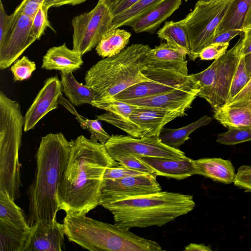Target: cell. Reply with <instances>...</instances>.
<instances>
[{
	"mask_svg": "<svg viewBox=\"0 0 251 251\" xmlns=\"http://www.w3.org/2000/svg\"><path fill=\"white\" fill-rule=\"evenodd\" d=\"M105 145L84 136L73 140L67 165L56 193L59 210L86 215L99 205L107 168L118 166Z\"/></svg>",
	"mask_w": 251,
	"mask_h": 251,
	"instance_id": "6da1fadb",
	"label": "cell"
},
{
	"mask_svg": "<svg viewBox=\"0 0 251 251\" xmlns=\"http://www.w3.org/2000/svg\"><path fill=\"white\" fill-rule=\"evenodd\" d=\"M73 140L69 141L61 132L42 137L36 152L34 178L27 194L29 200L26 217L31 227L38 223L56 220L59 210L56 193L66 169Z\"/></svg>",
	"mask_w": 251,
	"mask_h": 251,
	"instance_id": "7a4b0ae2",
	"label": "cell"
},
{
	"mask_svg": "<svg viewBox=\"0 0 251 251\" xmlns=\"http://www.w3.org/2000/svg\"><path fill=\"white\" fill-rule=\"evenodd\" d=\"M101 206L111 213L114 224L130 229L163 226L191 212L195 202L191 195L161 191L128 197Z\"/></svg>",
	"mask_w": 251,
	"mask_h": 251,
	"instance_id": "3957f363",
	"label": "cell"
},
{
	"mask_svg": "<svg viewBox=\"0 0 251 251\" xmlns=\"http://www.w3.org/2000/svg\"><path fill=\"white\" fill-rule=\"evenodd\" d=\"M69 241L92 251H161L160 245L115 224L66 213L63 222Z\"/></svg>",
	"mask_w": 251,
	"mask_h": 251,
	"instance_id": "277c9868",
	"label": "cell"
},
{
	"mask_svg": "<svg viewBox=\"0 0 251 251\" xmlns=\"http://www.w3.org/2000/svg\"><path fill=\"white\" fill-rule=\"evenodd\" d=\"M151 49L148 45L133 44L92 66L86 72L84 80L85 85L96 94V100L114 97L132 85L149 80L142 71Z\"/></svg>",
	"mask_w": 251,
	"mask_h": 251,
	"instance_id": "5b68a950",
	"label": "cell"
},
{
	"mask_svg": "<svg viewBox=\"0 0 251 251\" xmlns=\"http://www.w3.org/2000/svg\"><path fill=\"white\" fill-rule=\"evenodd\" d=\"M233 0H198L194 9L179 23L187 34L195 61L205 47L211 44L215 32Z\"/></svg>",
	"mask_w": 251,
	"mask_h": 251,
	"instance_id": "8992f818",
	"label": "cell"
},
{
	"mask_svg": "<svg viewBox=\"0 0 251 251\" xmlns=\"http://www.w3.org/2000/svg\"><path fill=\"white\" fill-rule=\"evenodd\" d=\"M112 20L110 9L99 2L90 11L74 17L71 22L73 49L83 55L96 48L104 34L112 29Z\"/></svg>",
	"mask_w": 251,
	"mask_h": 251,
	"instance_id": "52a82bcc",
	"label": "cell"
},
{
	"mask_svg": "<svg viewBox=\"0 0 251 251\" xmlns=\"http://www.w3.org/2000/svg\"><path fill=\"white\" fill-rule=\"evenodd\" d=\"M33 18L15 9L0 37V69L10 66L36 39L31 33Z\"/></svg>",
	"mask_w": 251,
	"mask_h": 251,
	"instance_id": "ba28073f",
	"label": "cell"
},
{
	"mask_svg": "<svg viewBox=\"0 0 251 251\" xmlns=\"http://www.w3.org/2000/svg\"><path fill=\"white\" fill-rule=\"evenodd\" d=\"M104 145L110 155L131 154L176 159L186 156L179 149L163 144L158 136L138 138L129 135H112Z\"/></svg>",
	"mask_w": 251,
	"mask_h": 251,
	"instance_id": "9c48e42d",
	"label": "cell"
},
{
	"mask_svg": "<svg viewBox=\"0 0 251 251\" xmlns=\"http://www.w3.org/2000/svg\"><path fill=\"white\" fill-rule=\"evenodd\" d=\"M142 73L150 79L132 85L113 98L122 101L152 96L173 90L192 80L189 75L166 70L145 67Z\"/></svg>",
	"mask_w": 251,
	"mask_h": 251,
	"instance_id": "30bf717a",
	"label": "cell"
},
{
	"mask_svg": "<svg viewBox=\"0 0 251 251\" xmlns=\"http://www.w3.org/2000/svg\"><path fill=\"white\" fill-rule=\"evenodd\" d=\"M156 176L147 174L119 179H103L99 205L161 191Z\"/></svg>",
	"mask_w": 251,
	"mask_h": 251,
	"instance_id": "8fae6325",
	"label": "cell"
},
{
	"mask_svg": "<svg viewBox=\"0 0 251 251\" xmlns=\"http://www.w3.org/2000/svg\"><path fill=\"white\" fill-rule=\"evenodd\" d=\"M199 91L198 83L192 78L188 82L169 92L122 101L139 107L159 108L185 112L188 109L191 108Z\"/></svg>",
	"mask_w": 251,
	"mask_h": 251,
	"instance_id": "7c38bea8",
	"label": "cell"
},
{
	"mask_svg": "<svg viewBox=\"0 0 251 251\" xmlns=\"http://www.w3.org/2000/svg\"><path fill=\"white\" fill-rule=\"evenodd\" d=\"M61 95V84L57 76L46 79L43 86L25 114V132L33 129L46 114L57 108L58 99Z\"/></svg>",
	"mask_w": 251,
	"mask_h": 251,
	"instance_id": "4fadbf2b",
	"label": "cell"
},
{
	"mask_svg": "<svg viewBox=\"0 0 251 251\" xmlns=\"http://www.w3.org/2000/svg\"><path fill=\"white\" fill-rule=\"evenodd\" d=\"M243 46L242 33L236 44L219 58L214 110L223 107L227 102L232 81L243 52Z\"/></svg>",
	"mask_w": 251,
	"mask_h": 251,
	"instance_id": "5bb4252c",
	"label": "cell"
},
{
	"mask_svg": "<svg viewBox=\"0 0 251 251\" xmlns=\"http://www.w3.org/2000/svg\"><path fill=\"white\" fill-rule=\"evenodd\" d=\"M64 235L63 224L56 220L38 223L31 227L23 251H62Z\"/></svg>",
	"mask_w": 251,
	"mask_h": 251,
	"instance_id": "9a60e30c",
	"label": "cell"
},
{
	"mask_svg": "<svg viewBox=\"0 0 251 251\" xmlns=\"http://www.w3.org/2000/svg\"><path fill=\"white\" fill-rule=\"evenodd\" d=\"M186 55L184 51L162 43L148 53L146 67L172 71L188 75Z\"/></svg>",
	"mask_w": 251,
	"mask_h": 251,
	"instance_id": "2e32d148",
	"label": "cell"
},
{
	"mask_svg": "<svg viewBox=\"0 0 251 251\" xmlns=\"http://www.w3.org/2000/svg\"><path fill=\"white\" fill-rule=\"evenodd\" d=\"M134 155L150 167L155 176L181 180L197 174L194 160L186 156L176 159Z\"/></svg>",
	"mask_w": 251,
	"mask_h": 251,
	"instance_id": "e0dca14e",
	"label": "cell"
},
{
	"mask_svg": "<svg viewBox=\"0 0 251 251\" xmlns=\"http://www.w3.org/2000/svg\"><path fill=\"white\" fill-rule=\"evenodd\" d=\"M184 115H187L185 112L177 111L136 107L128 118L145 130L149 137H151L158 136L165 125Z\"/></svg>",
	"mask_w": 251,
	"mask_h": 251,
	"instance_id": "ac0fdd59",
	"label": "cell"
},
{
	"mask_svg": "<svg viewBox=\"0 0 251 251\" xmlns=\"http://www.w3.org/2000/svg\"><path fill=\"white\" fill-rule=\"evenodd\" d=\"M82 55L69 49L64 43L50 48L43 57L41 68L47 70L73 72L83 64Z\"/></svg>",
	"mask_w": 251,
	"mask_h": 251,
	"instance_id": "d6986e66",
	"label": "cell"
},
{
	"mask_svg": "<svg viewBox=\"0 0 251 251\" xmlns=\"http://www.w3.org/2000/svg\"><path fill=\"white\" fill-rule=\"evenodd\" d=\"M182 0H164L157 6L133 22L130 26L136 33H154L161 24L182 4Z\"/></svg>",
	"mask_w": 251,
	"mask_h": 251,
	"instance_id": "ffe728a7",
	"label": "cell"
},
{
	"mask_svg": "<svg viewBox=\"0 0 251 251\" xmlns=\"http://www.w3.org/2000/svg\"><path fill=\"white\" fill-rule=\"evenodd\" d=\"M194 161L197 175L225 184L234 183L236 173L230 161L216 157L203 158Z\"/></svg>",
	"mask_w": 251,
	"mask_h": 251,
	"instance_id": "44dd1931",
	"label": "cell"
},
{
	"mask_svg": "<svg viewBox=\"0 0 251 251\" xmlns=\"http://www.w3.org/2000/svg\"><path fill=\"white\" fill-rule=\"evenodd\" d=\"M60 75L62 92L74 106L91 104L97 99L95 92L85 84L79 83L72 72H61Z\"/></svg>",
	"mask_w": 251,
	"mask_h": 251,
	"instance_id": "7402d4cb",
	"label": "cell"
},
{
	"mask_svg": "<svg viewBox=\"0 0 251 251\" xmlns=\"http://www.w3.org/2000/svg\"><path fill=\"white\" fill-rule=\"evenodd\" d=\"M0 226L10 229H31L22 209L7 193L1 191H0Z\"/></svg>",
	"mask_w": 251,
	"mask_h": 251,
	"instance_id": "603a6c76",
	"label": "cell"
},
{
	"mask_svg": "<svg viewBox=\"0 0 251 251\" xmlns=\"http://www.w3.org/2000/svg\"><path fill=\"white\" fill-rule=\"evenodd\" d=\"M214 118L227 128L251 127V104L240 106H223L214 110Z\"/></svg>",
	"mask_w": 251,
	"mask_h": 251,
	"instance_id": "cb8c5ba5",
	"label": "cell"
},
{
	"mask_svg": "<svg viewBox=\"0 0 251 251\" xmlns=\"http://www.w3.org/2000/svg\"><path fill=\"white\" fill-rule=\"evenodd\" d=\"M212 120V118L204 115L197 121L184 127L171 129L163 127L158 137L165 145L173 148L179 149L185 141L190 139V134L197 129L207 125Z\"/></svg>",
	"mask_w": 251,
	"mask_h": 251,
	"instance_id": "d4e9b609",
	"label": "cell"
},
{
	"mask_svg": "<svg viewBox=\"0 0 251 251\" xmlns=\"http://www.w3.org/2000/svg\"><path fill=\"white\" fill-rule=\"evenodd\" d=\"M131 36V33L125 29H112L104 34L96 46L97 53L103 58L116 55L125 49Z\"/></svg>",
	"mask_w": 251,
	"mask_h": 251,
	"instance_id": "484cf974",
	"label": "cell"
},
{
	"mask_svg": "<svg viewBox=\"0 0 251 251\" xmlns=\"http://www.w3.org/2000/svg\"><path fill=\"white\" fill-rule=\"evenodd\" d=\"M158 37L166 41L171 47L184 51L189 59L191 52L187 32L184 26L178 22H166L162 28L157 32Z\"/></svg>",
	"mask_w": 251,
	"mask_h": 251,
	"instance_id": "4316f807",
	"label": "cell"
},
{
	"mask_svg": "<svg viewBox=\"0 0 251 251\" xmlns=\"http://www.w3.org/2000/svg\"><path fill=\"white\" fill-rule=\"evenodd\" d=\"M251 0H233L215 32V37L224 32L243 29Z\"/></svg>",
	"mask_w": 251,
	"mask_h": 251,
	"instance_id": "83f0119b",
	"label": "cell"
},
{
	"mask_svg": "<svg viewBox=\"0 0 251 251\" xmlns=\"http://www.w3.org/2000/svg\"><path fill=\"white\" fill-rule=\"evenodd\" d=\"M219 62V59H216L204 70L189 75L199 85L200 91L197 96L205 100L213 108L215 106L216 75Z\"/></svg>",
	"mask_w": 251,
	"mask_h": 251,
	"instance_id": "f1b7e54d",
	"label": "cell"
},
{
	"mask_svg": "<svg viewBox=\"0 0 251 251\" xmlns=\"http://www.w3.org/2000/svg\"><path fill=\"white\" fill-rule=\"evenodd\" d=\"M58 103L64 106L80 123L81 127L87 130L90 133V140L93 142L105 144L110 136L104 130L98 120H90L79 115L74 105L61 95L58 99Z\"/></svg>",
	"mask_w": 251,
	"mask_h": 251,
	"instance_id": "f546056e",
	"label": "cell"
},
{
	"mask_svg": "<svg viewBox=\"0 0 251 251\" xmlns=\"http://www.w3.org/2000/svg\"><path fill=\"white\" fill-rule=\"evenodd\" d=\"M164 0H139L125 12L113 17L112 29L129 26ZM111 29V30H112Z\"/></svg>",
	"mask_w": 251,
	"mask_h": 251,
	"instance_id": "4dcf8cb0",
	"label": "cell"
},
{
	"mask_svg": "<svg viewBox=\"0 0 251 251\" xmlns=\"http://www.w3.org/2000/svg\"><path fill=\"white\" fill-rule=\"evenodd\" d=\"M97 118L98 120L104 121L122 129L133 137L139 138L149 137L145 130L128 118L123 117L109 112L97 115Z\"/></svg>",
	"mask_w": 251,
	"mask_h": 251,
	"instance_id": "1f68e13d",
	"label": "cell"
},
{
	"mask_svg": "<svg viewBox=\"0 0 251 251\" xmlns=\"http://www.w3.org/2000/svg\"><path fill=\"white\" fill-rule=\"evenodd\" d=\"M91 105L125 118H128L136 108V106L117 100L113 97H107L94 100Z\"/></svg>",
	"mask_w": 251,
	"mask_h": 251,
	"instance_id": "d6a6232c",
	"label": "cell"
},
{
	"mask_svg": "<svg viewBox=\"0 0 251 251\" xmlns=\"http://www.w3.org/2000/svg\"><path fill=\"white\" fill-rule=\"evenodd\" d=\"M251 141V127H229L228 130L217 135L216 142L226 145H235Z\"/></svg>",
	"mask_w": 251,
	"mask_h": 251,
	"instance_id": "836d02e7",
	"label": "cell"
},
{
	"mask_svg": "<svg viewBox=\"0 0 251 251\" xmlns=\"http://www.w3.org/2000/svg\"><path fill=\"white\" fill-rule=\"evenodd\" d=\"M250 79L251 78L247 73L245 55L243 52L232 81L226 103L229 102L242 90Z\"/></svg>",
	"mask_w": 251,
	"mask_h": 251,
	"instance_id": "e575fe53",
	"label": "cell"
},
{
	"mask_svg": "<svg viewBox=\"0 0 251 251\" xmlns=\"http://www.w3.org/2000/svg\"><path fill=\"white\" fill-rule=\"evenodd\" d=\"M36 69L35 63L27 56H24L13 63L10 71L13 75L14 80L17 81L28 79Z\"/></svg>",
	"mask_w": 251,
	"mask_h": 251,
	"instance_id": "d590c367",
	"label": "cell"
},
{
	"mask_svg": "<svg viewBox=\"0 0 251 251\" xmlns=\"http://www.w3.org/2000/svg\"><path fill=\"white\" fill-rule=\"evenodd\" d=\"M110 156L120 165L144 173L154 175L153 170L133 154H113Z\"/></svg>",
	"mask_w": 251,
	"mask_h": 251,
	"instance_id": "8d00e7d4",
	"label": "cell"
},
{
	"mask_svg": "<svg viewBox=\"0 0 251 251\" xmlns=\"http://www.w3.org/2000/svg\"><path fill=\"white\" fill-rule=\"evenodd\" d=\"M49 8L50 7L43 3L33 18L31 33L36 40L40 39L47 27L51 28L48 16Z\"/></svg>",
	"mask_w": 251,
	"mask_h": 251,
	"instance_id": "74e56055",
	"label": "cell"
},
{
	"mask_svg": "<svg viewBox=\"0 0 251 251\" xmlns=\"http://www.w3.org/2000/svg\"><path fill=\"white\" fill-rule=\"evenodd\" d=\"M229 45V42L211 44L201 51L199 57L202 60L218 59L226 52Z\"/></svg>",
	"mask_w": 251,
	"mask_h": 251,
	"instance_id": "f35d334b",
	"label": "cell"
},
{
	"mask_svg": "<svg viewBox=\"0 0 251 251\" xmlns=\"http://www.w3.org/2000/svg\"><path fill=\"white\" fill-rule=\"evenodd\" d=\"M234 184L245 192H251V166L243 165L237 170Z\"/></svg>",
	"mask_w": 251,
	"mask_h": 251,
	"instance_id": "ab89813d",
	"label": "cell"
},
{
	"mask_svg": "<svg viewBox=\"0 0 251 251\" xmlns=\"http://www.w3.org/2000/svg\"><path fill=\"white\" fill-rule=\"evenodd\" d=\"M145 174H147L119 165L107 168L104 172L103 179H119Z\"/></svg>",
	"mask_w": 251,
	"mask_h": 251,
	"instance_id": "60d3db41",
	"label": "cell"
},
{
	"mask_svg": "<svg viewBox=\"0 0 251 251\" xmlns=\"http://www.w3.org/2000/svg\"><path fill=\"white\" fill-rule=\"evenodd\" d=\"M249 104H251V78L242 90L225 106H240Z\"/></svg>",
	"mask_w": 251,
	"mask_h": 251,
	"instance_id": "b9f144b4",
	"label": "cell"
},
{
	"mask_svg": "<svg viewBox=\"0 0 251 251\" xmlns=\"http://www.w3.org/2000/svg\"><path fill=\"white\" fill-rule=\"evenodd\" d=\"M45 0H23L16 8L25 14L33 18L40 6L44 3Z\"/></svg>",
	"mask_w": 251,
	"mask_h": 251,
	"instance_id": "7bdbcfd3",
	"label": "cell"
},
{
	"mask_svg": "<svg viewBox=\"0 0 251 251\" xmlns=\"http://www.w3.org/2000/svg\"><path fill=\"white\" fill-rule=\"evenodd\" d=\"M243 32V29H235L224 32L215 36L211 44L217 43H227L237 35Z\"/></svg>",
	"mask_w": 251,
	"mask_h": 251,
	"instance_id": "ee69618b",
	"label": "cell"
},
{
	"mask_svg": "<svg viewBox=\"0 0 251 251\" xmlns=\"http://www.w3.org/2000/svg\"><path fill=\"white\" fill-rule=\"evenodd\" d=\"M139 0H122L110 10L113 17L128 9Z\"/></svg>",
	"mask_w": 251,
	"mask_h": 251,
	"instance_id": "f6af8a7d",
	"label": "cell"
},
{
	"mask_svg": "<svg viewBox=\"0 0 251 251\" xmlns=\"http://www.w3.org/2000/svg\"><path fill=\"white\" fill-rule=\"evenodd\" d=\"M243 53L245 55L251 53V28L243 30Z\"/></svg>",
	"mask_w": 251,
	"mask_h": 251,
	"instance_id": "bcb514c9",
	"label": "cell"
},
{
	"mask_svg": "<svg viewBox=\"0 0 251 251\" xmlns=\"http://www.w3.org/2000/svg\"><path fill=\"white\" fill-rule=\"evenodd\" d=\"M211 249L203 244L190 243L187 245L184 251H211Z\"/></svg>",
	"mask_w": 251,
	"mask_h": 251,
	"instance_id": "7dc6e473",
	"label": "cell"
},
{
	"mask_svg": "<svg viewBox=\"0 0 251 251\" xmlns=\"http://www.w3.org/2000/svg\"><path fill=\"white\" fill-rule=\"evenodd\" d=\"M86 0H58L53 6L59 7L64 5H75L85 2Z\"/></svg>",
	"mask_w": 251,
	"mask_h": 251,
	"instance_id": "c3c4849f",
	"label": "cell"
},
{
	"mask_svg": "<svg viewBox=\"0 0 251 251\" xmlns=\"http://www.w3.org/2000/svg\"><path fill=\"white\" fill-rule=\"evenodd\" d=\"M251 28V3L246 15L243 25V29Z\"/></svg>",
	"mask_w": 251,
	"mask_h": 251,
	"instance_id": "681fc988",
	"label": "cell"
},
{
	"mask_svg": "<svg viewBox=\"0 0 251 251\" xmlns=\"http://www.w3.org/2000/svg\"><path fill=\"white\" fill-rule=\"evenodd\" d=\"M122 0H99L98 2L103 3L111 10Z\"/></svg>",
	"mask_w": 251,
	"mask_h": 251,
	"instance_id": "f907efd6",
	"label": "cell"
},
{
	"mask_svg": "<svg viewBox=\"0 0 251 251\" xmlns=\"http://www.w3.org/2000/svg\"><path fill=\"white\" fill-rule=\"evenodd\" d=\"M245 60L248 75L251 78V53L245 55Z\"/></svg>",
	"mask_w": 251,
	"mask_h": 251,
	"instance_id": "816d5d0a",
	"label": "cell"
},
{
	"mask_svg": "<svg viewBox=\"0 0 251 251\" xmlns=\"http://www.w3.org/2000/svg\"><path fill=\"white\" fill-rule=\"evenodd\" d=\"M58 0H45L44 4L50 8V7L53 6L54 4Z\"/></svg>",
	"mask_w": 251,
	"mask_h": 251,
	"instance_id": "f5cc1de1",
	"label": "cell"
},
{
	"mask_svg": "<svg viewBox=\"0 0 251 251\" xmlns=\"http://www.w3.org/2000/svg\"><path fill=\"white\" fill-rule=\"evenodd\" d=\"M200 0V1H211V0Z\"/></svg>",
	"mask_w": 251,
	"mask_h": 251,
	"instance_id": "db71d44e",
	"label": "cell"
},
{
	"mask_svg": "<svg viewBox=\"0 0 251 251\" xmlns=\"http://www.w3.org/2000/svg\"><path fill=\"white\" fill-rule=\"evenodd\" d=\"M188 1V0H185V1Z\"/></svg>",
	"mask_w": 251,
	"mask_h": 251,
	"instance_id": "11a10c76",
	"label": "cell"
}]
</instances>
